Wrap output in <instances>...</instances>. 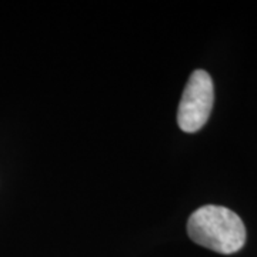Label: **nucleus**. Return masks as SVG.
Masks as SVG:
<instances>
[{
  "label": "nucleus",
  "mask_w": 257,
  "mask_h": 257,
  "mask_svg": "<svg viewBox=\"0 0 257 257\" xmlns=\"http://www.w3.org/2000/svg\"><path fill=\"white\" fill-rule=\"evenodd\" d=\"M187 233L199 246L220 254H233L246 243V227L239 216L227 207L207 204L187 221Z\"/></svg>",
  "instance_id": "f257e3e1"
},
{
  "label": "nucleus",
  "mask_w": 257,
  "mask_h": 257,
  "mask_svg": "<svg viewBox=\"0 0 257 257\" xmlns=\"http://www.w3.org/2000/svg\"><path fill=\"white\" fill-rule=\"evenodd\" d=\"M214 101V87L210 74L194 70L184 87L177 111L179 127L186 133H196L207 123Z\"/></svg>",
  "instance_id": "f03ea898"
}]
</instances>
